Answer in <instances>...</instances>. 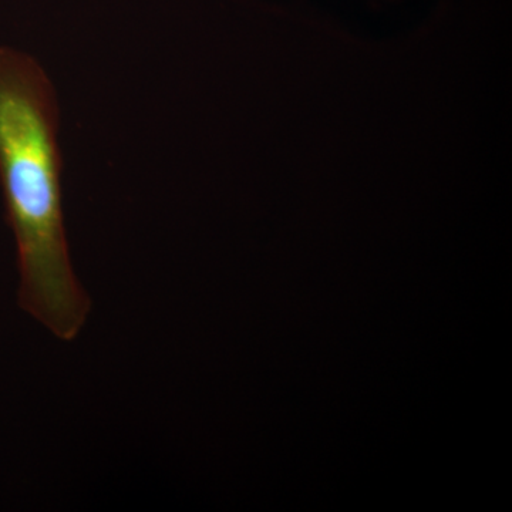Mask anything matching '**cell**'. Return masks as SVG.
I'll return each instance as SVG.
<instances>
[{"instance_id":"obj_1","label":"cell","mask_w":512,"mask_h":512,"mask_svg":"<svg viewBox=\"0 0 512 512\" xmlns=\"http://www.w3.org/2000/svg\"><path fill=\"white\" fill-rule=\"evenodd\" d=\"M55 87L28 53L0 46V187L16 242L19 305L72 342L90 311L64 228Z\"/></svg>"}]
</instances>
